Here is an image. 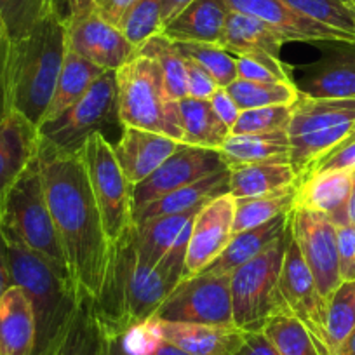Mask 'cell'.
Wrapping results in <instances>:
<instances>
[{"label":"cell","instance_id":"836d02e7","mask_svg":"<svg viewBox=\"0 0 355 355\" xmlns=\"http://www.w3.org/2000/svg\"><path fill=\"white\" fill-rule=\"evenodd\" d=\"M296 185L281 192L270 193L263 197H251V199H235V216H234V235L251 228L261 227L268 221L279 216L289 214L295 207Z\"/></svg>","mask_w":355,"mask_h":355},{"label":"cell","instance_id":"f1b7e54d","mask_svg":"<svg viewBox=\"0 0 355 355\" xmlns=\"http://www.w3.org/2000/svg\"><path fill=\"white\" fill-rule=\"evenodd\" d=\"M228 193L234 199H251L281 192L298 183L289 162H261L232 167Z\"/></svg>","mask_w":355,"mask_h":355},{"label":"cell","instance_id":"ffe728a7","mask_svg":"<svg viewBox=\"0 0 355 355\" xmlns=\"http://www.w3.org/2000/svg\"><path fill=\"white\" fill-rule=\"evenodd\" d=\"M333 49L310 64L302 84H296L300 94L309 98H355V44H331Z\"/></svg>","mask_w":355,"mask_h":355},{"label":"cell","instance_id":"680465c9","mask_svg":"<svg viewBox=\"0 0 355 355\" xmlns=\"http://www.w3.org/2000/svg\"><path fill=\"white\" fill-rule=\"evenodd\" d=\"M108 355H128L122 348L119 336L108 338Z\"/></svg>","mask_w":355,"mask_h":355},{"label":"cell","instance_id":"1f68e13d","mask_svg":"<svg viewBox=\"0 0 355 355\" xmlns=\"http://www.w3.org/2000/svg\"><path fill=\"white\" fill-rule=\"evenodd\" d=\"M176 112L183 132V145L220 150L230 136V129L214 114L209 101L183 98L176 101Z\"/></svg>","mask_w":355,"mask_h":355},{"label":"cell","instance_id":"f546056e","mask_svg":"<svg viewBox=\"0 0 355 355\" xmlns=\"http://www.w3.org/2000/svg\"><path fill=\"white\" fill-rule=\"evenodd\" d=\"M228 169L261 162H289L288 131L263 135H230L221 148Z\"/></svg>","mask_w":355,"mask_h":355},{"label":"cell","instance_id":"9f6ffc18","mask_svg":"<svg viewBox=\"0 0 355 355\" xmlns=\"http://www.w3.org/2000/svg\"><path fill=\"white\" fill-rule=\"evenodd\" d=\"M152 355H190V354H187L185 350L178 348L176 345L169 343V341L160 340L159 345L155 347V350L152 352Z\"/></svg>","mask_w":355,"mask_h":355},{"label":"cell","instance_id":"60d3db41","mask_svg":"<svg viewBox=\"0 0 355 355\" xmlns=\"http://www.w3.org/2000/svg\"><path fill=\"white\" fill-rule=\"evenodd\" d=\"M54 9V0H0V19L9 39L28 35Z\"/></svg>","mask_w":355,"mask_h":355},{"label":"cell","instance_id":"30bf717a","mask_svg":"<svg viewBox=\"0 0 355 355\" xmlns=\"http://www.w3.org/2000/svg\"><path fill=\"white\" fill-rule=\"evenodd\" d=\"M121 124L117 112V80L114 70H105L87 93L56 121L39 125L40 141L58 150L78 153L85 139Z\"/></svg>","mask_w":355,"mask_h":355},{"label":"cell","instance_id":"6da1fadb","mask_svg":"<svg viewBox=\"0 0 355 355\" xmlns=\"http://www.w3.org/2000/svg\"><path fill=\"white\" fill-rule=\"evenodd\" d=\"M47 207L78 293L96 298L107 275L110 241L82 155L40 141L37 152Z\"/></svg>","mask_w":355,"mask_h":355},{"label":"cell","instance_id":"5b68a950","mask_svg":"<svg viewBox=\"0 0 355 355\" xmlns=\"http://www.w3.org/2000/svg\"><path fill=\"white\" fill-rule=\"evenodd\" d=\"M352 135H355V98L329 100L300 94L288 125L289 164L298 182Z\"/></svg>","mask_w":355,"mask_h":355},{"label":"cell","instance_id":"3957f363","mask_svg":"<svg viewBox=\"0 0 355 355\" xmlns=\"http://www.w3.org/2000/svg\"><path fill=\"white\" fill-rule=\"evenodd\" d=\"M64 19L53 11L28 35L11 40L9 96L11 108L39 129L67 56Z\"/></svg>","mask_w":355,"mask_h":355},{"label":"cell","instance_id":"11a10c76","mask_svg":"<svg viewBox=\"0 0 355 355\" xmlns=\"http://www.w3.org/2000/svg\"><path fill=\"white\" fill-rule=\"evenodd\" d=\"M193 0H162V12H160V21H162V28L167 23L173 21L187 6L192 4Z\"/></svg>","mask_w":355,"mask_h":355},{"label":"cell","instance_id":"cb8c5ba5","mask_svg":"<svg viewBox=\"0 0 355 355\" xmlns=\"http://www.w3.org/2000/svg\"><path fill=\"white\" fill-rule=\"evenodd\" d=\"M35 315L25 289L12 284L0 298V355H33Z\"/></svg>","mask_w":355,"mask_h":355},{"label":"cell","instance_id":"ba28073f","mask_svg":"<svg viewBox=\"0 0 355 355\" xmlns=\"http://www.w3.org/2000/svg\"><path fill=\"white\" fill-rule=\"evenodd\" d=\"M289 237L288 225L286 234L270 248L230 274L232 312L239 329L245 333L261 331L272 315L286 310L279 293V279Z\"/></svg>","mask_w":355,"mask_h":355},{"label":"cell","instance_id":"b9f144b4","mask_svg":"<svg viewBox=\"0 0 355 355\" xmlns=\"http://www.w3.org/2000/svg\"><path fill=\"white\" fill-rule=\"evenodd\" d=\"M162 0H136L121 25L125 39L138 49L146 40L162 33Z\"/></svg>","mask_w":355,"mask_h":355},{"label":"cell","instance_id":"f6af8a7d","mask_svg":"<svg viewBox=\"0 0 355 355\" xmlns=\"http://www.w3.org/2000/svg\"><path fill=\"white\" fill-rule=\"evenodd\" d=\"M338 259L341 282L355 281V227L352 223L336 225Z\"/></svg>","mask_w":355,"mask_h":355},{"label":"cell","instance_id":"8d00e7d4","mask_svg":"<svg viewBox=\"0 0 355 355\" xmlns=\"http://www.w3.org/2000/svg\"><path fill=\"white\" fill-rule=\"evenodd\" d=\"M261 333L274 345L279 355H320L312 334L289 310H281L272 315Z\"/></svg>","mask_w":355,"mask_h":355},{"label":"cell","instance_id":"e575fe53","mask_svg":"<svg viewBox=\"0 0 355 355\" xmlns=\"http://www.w3.org/2000/svg\"><path fill=\"white\" fill-rule=\"evenodd\" d=\"M227 91L241 110L277 105L293 107L300 98L295 82H256L237 78L228 85Z\"/></svg>","mask_w":355,"mask_h":355},{"label":"cell","instance_id":"4fadbf2b","mask_svg":"<svg viewBox=\"0 0 355 355\" xmlns=\"http://www.w3.org/2000/svg\"><path fill=\"white\" fill-rule=\"evenodd\" d=\"M279 293L284 309L289 310L312 334L320 355H329L326 341L327 302L317 289L312 272L306 266L293 237H289L286 245L281 279H279Z\"/></svg>","mask_w":355,"mask_h":355},{"label":"cell","instance_id":"5bb4252c","mask_svg":"<svg viewBox=\"0 0 355 355\" xmlns=\"http://www.w3.org/2000/svg\"><path fill=\"white\" fill-rule=\"evenodd\" d=\"M228 169L218 150L180 145V148L145 182L132 187V213L146 204L190 185L200 178Z\"/></svg>","mask_w":355,"mask_h":355},{"label":"cell","instance_id":"d590c367","mask_svg":"<svg viewBox=\"0 0 355 355\" xmlns=\"http://www.w3.org/2000/svg\"><path fill=\"white\" fill-rule=\"evenodd\" d=\"M136 51L150 56L159 64L164 85H166L171 100L180 101L183 98H189V93H187V60L178 51L176 44L173 40H169L160 33V35L146 40Z\"/></svg>","mask_w":355,"mask_h":355},{"label":"cell","instance_id":"db71d44e","mask_svg":"<svg viewBox=\"0 0 355 355\" xmlns=\"http://www.w3.org/2000/svg\"><path fill=\"white\" fill-rule=\"evenodd\" d=\"M91 8H94V0H54V9L63 19H67L73 12H80Z\"/></svg>","mask_w":355,"mask_h":355},{"label":"cell","instance_id":"277c9868","mask_svg":"<svg viewBox=\"0 0 355 355\" xmlns=\"http://www.w3.org/2000/svg\"><path fill=\"white\" fill-rule=\"evenodd\" d=\"M4 235V234H2ZM12 284L25 289L35 315L33 355H56L77 312L80 293L46 259L4 235Z\"/></svg>","mask_w":355,"mask_h":355},{"label":"cell","instance_id":"603a6c76","mask_svg":"<svg viewBox=\"0 0 355 355\" xmlns=\"http://www.w3.org/2000/svg\"><path fill=\"white\" fill-rule=\"evenodd\" d=\"M153 320L162 340L176 345L190 355H235L245 340V331L237 326Z\"/></svg>","mask_w":355,"mask_h":355},{"label":"cell","instance_id":"8992f818","mask_svg":"<svg viewBox=\"0 0 355 355\" xmlns=\"http://www.w3.org/2000/svg\"><path fill=\"white\" fill-rule=\"evenodd\" d=\"M117 112L122 128H136L159 132L183 141L176 112V101L167 94L159 64L146 54L136 51L119 70Z\"/></svg>","mask_w":355,"mask_h":355},{"label":"cell","instance_id":"d6a6232c","mask_svg":"<svg viewBox=\"0 0 355 355\" xmlns=\"http://www.w3.org/2000/svg\"><path fill=\"white\" fill-rule=\"evenodd\" d=\"M56 355H108V334L91 296L80 293L77 312Z\"/></svg>","mask_w":355,"mask_h":355},{"label":"cell","instance_id":"f35d334b","mask_svg":"<svg viewBox=\"0 0 355 355\" xmlns=\"http://www.w3.org/2000/svg\"><path fill=\"white\" fill-rule=\"evenodd\" d=\"M300 15L345 33L355 42L354 0H282Z\"/></svg>","mask_w":355,"mask_h":355},{"label":"cell","instance_id":"d4e9b609","mask_svg":"<svg viewBox=\"0 0 355 355\" xmlns=\"http://www.w3.org/2000/svg\"><path fill=\"white\" fill-rule=\"evenodd\" d=\"M230 8L225 0H193L162 28L173 42L218 44Z\"/></svg>","mask_w":355,"mask_h":355},{"label":"cell","instance_id":"7a4b0ae2","mask_svg":"<svg viewBox=\"0 0 355 355\" xmlns=\"http://www.w3.org/2000/svg\"><path fill=\"white\" fill-rule=\"evenodd\" d=\"M132 225L110 245L107 275L94 310L108 338L121 336L155 315L164 300L183 279L185 252L167 256L157 266L139 259L132 241Z\"/></svg>","mask_w":355,"mask_h":355},{"label":"cell","instance_id":"7dc6e473","mask_svg":"<svg viewBox=\"0 0 355 355\" xmlns=\"http://www.w3.org/2000/svg\"><path fill=\"white\" fill-rule=\"evenodd\" d=\"M9 51H11V39L0 19V122L12 114L11 96H9Z\"/></svg>","mask_w":355,"mask_h":355},{"label":"cell","instance_id":"e0dca14e","mask_svg":"<svg viewBox=\"0 0 355 355\" xmlns=\"http://www.w3.org/2000/svg\"><path fill=\"white\" fill-rule=\"evenodd\" d=\"M230 11L252 16L277 30L286 42L355 44L350 37L300 15L282 0H225Z\"/></svg>","mask_w":355,"mask_h":355},{"label":"cell","instance_id":"ee69618b","mask_svg":"<svg viewBox=\"0 0 355 355\" xmlns=\"http://www.w3.org/2000/svg\"><path fill=\"white\" fill-rule=\"evenodd\" d=\"M237 78L256 82H293L281 58L265 53L235 56Z\"/></svg>","mask_w":355,"mask_h":355},{"label":"cell","instance_id":"2e32d148","mask_svg":"<svg viewBox=\"0 0 355 355\" xmlns=\"http://www.w3.org/2000/svg\"><path fill=\"white\" fill-rule=\"evenodd\" d=\"M234 216L235 199L228 192L200 207L187 245L182 281L199 275L225 251L234 237Z\"/></svg>","mask_w":355,"mask_h":355},{"label":"cell","instance_id":"9a60e30c","mask_svg":"<svg viewBox=\"0 0 355 355\" xmlns=\"http://www.w3.org/2000/svg\"><path fill=\"white\" fill-rule=\"evenodd\" d=\"M64 26L68 47L103 70H119L136 53L121 28L105 21L96 8L73 12Z\"/></svg>","mask_w":355,"mask_h":355},{"label":"cell","instance_id":"f5cc1de1","mask_svg":"<svg viewBox=\"0 0 355 355\" xmlns=\"http://www.w3.org/2000/svg\"><path fill=\"white\" fill-rule=\"evenodd\" d=\"M12 286L11 270H9V258H8V245H6L4 235L0 230V298Z\"/></svg>","mask_w":355,"mask_h":355},{"label":"cell","instance_id":"f907efd6","mask_svg":"<svg viewBox=\"0 0 355 355\" xmlns=\"http://www.w3.org/2000/svg\"><path fill=\"white\" fill-rule=\"evenodd\" d=\"M135 4L136 0H94L98 15L117 28H121L122 21Z\"/></svg>","mask_w":355,"mask_h":355},{"label":"cell","instance_id":"4dcf8cb0","mask_svg":"<svg viewBox=\"0 0 355 355\" xmlns=\"http://www.w3.org/2000/svg\"><path fill=\"white\" fill-rule=\"evenodd\" d=\"M103 71V68L91 63V61H87L68 47L56 87H54L53 100H51L49 108H47L40 125L61 117L71 105L77 103L87 93V89L94 84V80Z\"/></svg>","mask_w":355,"mask_h":355},{"label":"cell","instance_id":"7402d4cb","mask_svg":"<svg viewBox=\"0 0 355 355\" xmlns=\"http://www.w3.org/2000/svg\"><path fill=\"white\" fill-rule=\"evenodd\" d=\"M355 169L315 171L296 183L295 207L327 214L334 225L348 223L347 204Z\"/></svg>","mask_w":355,"mask_h":355},{"label":"cell","instance_id":"52a82bcc","mask_svg":"<svg viewBox=\"0 0 355 355\" xmlns=\"http://www.w3.org/2000/svg\"><path fill=\"white\" fill-rule=\"evenodd\" d=\"M0 230L71 279L44 196L37 157L6 197L0 211Z\"/></svg>","mask_w":355,"mask_h":355},{"label":"cell","instance_id":"9c48e42d","mask_svg":"<svg viewBox=\"0 0 355 355\" xmlns=\"http://www.w3.org/2000/svg\"><path fill=\"white\" fill-rule=\"evenodd\" d=\"M80 155L112 245L135 225L132 187L115 159L114 145L103 132L89 136L82 146Z\"/></svg>","mask_w":355,"mask_h":355},{"label":"cell","instance_id":"484cf974","mask_svg":"<svg viewBox=\"0 0 355 355\" xmlns=\"http://www.w3.org/2000/svg\"><path fill=\"white\" fill-rule=\"evenodd\" d=\"M228 182H230V171L228 169L200 178L190 185L182 187V189L146 204L141 209H136L132 213V220L135 223H141V221L152 220L157 216H169V214L185 213V211L196 209V207H202L214 197L227 193Z\"/></svg>","mask_w":355,"mask_h":355},{"label":"cell","instance_id":"ab89813d","mask_svg":"<svg viewBox=\"0 0 355 355\" xmlns=\"http://www.w3.org/2000/svg\"><path fill=\"white\" fill-rule=\"evenodd\" d=\"M178 51L185 58L192 60L207 71L216 82L218 87H228L237 80V64L235 56L220 47L218 44L202 42H174Z\"/></svg>","mask_w":355,"mask_h":355},{"label":"cell","instance_id":"94428289","mask_svg":"<svg viewBox=\"0 0 355 355\" xmlns=\"http://www.w3.org/2000/svg\"><path fill=\"white\" fill-rule=\"evenodd\" d=\"M354 4H355V0H354Z\"/></svg>","mask_w":355,"mask_h":355},{"label":"cell","instance_id":"6f0895ef","mask_svg":"<svg viewBox=\"0 0 355 355\" xmlns=\"http://www.w3.org/2000/svg\"><path fill=\"white\" fill-rule=\"evenodd\" d=\"M347 214H348V223H352L355 227V171H354V180H352L350 197H348V204H347Z\"/></svg>","mask_w":355,"mask_h":355},{"label":"cell","instance_id":"8fae6325","mask_svg":"<svg viewBox=\"0 0 355 355\" xmlns=\"http://www.w3.org/2000/svg\"><path fill=\"white\" fill-rule=\"evenodd\" d=\"M152 319L166 322L235 326L230 275L199 274L185 279L164 300Z\"/></svg>","mask_w":355,"mask_h":355},{"label":"cell","instance_id":"ac0fdd59","mask_svg":"<svg viewBox=\"0 0 355 355\" xmlns=\"http://www.w3.org/2000/svg\"><path fill=\"white\" fill-rule=\"evenodd\" d=\"M182 143L159 132L145 129L124 128L121 138L114 145L115 159L131 187L145 182L155 173Z\"/></svg>","mask_w":355,"mask_h":355},{"label":"cell","instance_id":"83f0119b","mask_svg":"<svg viewBox=\"0 0 355 355\" xmlns=\"http://www.w3.org/2000/svg\"><path fill=\"white\" fill-rule=\"evenodd\" d=\"M288 225L289 214H284V216L275 218L261 227L235 234L225 251L200 274L230 275L239 266L251 261L252 258L261 254L266 248H270L277 239H281L288 230Z\"/></svg>","mask_w":355,"mask_h":355},{"label":"cell","instance_id":"4316f807","mask_svg":"<svg viewBox=\"0 0 355 355\" xmlns=\"http://www.w3.org/2000/svg\"><path fill=\"white\" fill-rule=\"evenodd\" d=\"M286 39L274 30L252 16L230 11L225 21L218 46L223 47L234 56H244L252 53H265L281 58L282 46Z\"/></svg>","mask_w":355,"mask_h":355},{"label":"cell","instance_id":"7c38bea8","mask_svg":"<svg viewBox=\"0 0 355 355\" xmlns=\"http://www.w3.org/2000/svg\"><path fill=\"white\" fill-rule=\"evenodd\" d=\"M289 232L312 272L317 289L327 302L341 284L336 225L319 211L293 207Z\"/></svg>","mask_w":355,"mask_h":355},{"label":"cell","instance_id":"7bdbcfd3","mask_svg":"<svg viewBox=\"0 0 355 355\" xmlns=\"http://www.w3.org/2000/svg\"><path fill=\"white\" fill-rule=\"evenodd\" d=\"M291 114L293 107H288V105L241 110L230 135H263V132L288 131Z\"/></svg>","mask_w":355,"mask_h":355},{"label":"cell","instance_id":"74e56055","mask_svg":"<svg viewBox=\"0 0 355 355\" xmlns=\"http://www.w3.org/2000/svg\"><path fill=\"white\" fill-rule=\"evenodd\" d=\"M355 329V281H345L327 300L326 341L329 355H336Z\"/></svg>","mask_w":355,"mask_h":355},{"label":"cell","instance_id":"816d5d0a","mask_svg":"<svg viewBox=\"0 0 355 355\" xmlns=\"http://www.w3.org/2000/svg\"><path fill=\"white\" fill-rule=\"evenodd\" d=\"M235 355H279V352L261 331H256V333H245L244 343Z\"/></svg>","mask_w":355,"mask_h":355},{"label":"cell","instance_id":"bcb514c9","mask_svg":"<svg viewBox=\"0 0 355 355\" xmlns=\"http://www.w3.org/2000/svg\"><path fill=\"white\" fill-rule=\"evenodd\" d=\"M187 60V93L193 100L209 101L211 96L218 91V84L209 73L192 60Z\"/></svg>","mask_w":355,"mask_h":355},{"label":"cell","instance_id":"c3c4849f","mask_svg":"<svg viewBox=\"0 0 355 355\" xmlns=\"http://www.w3.org/2000/svg\"><path fill=\"white\" fill-rule=\"evenodd\" d=\"M326 169H355V135H352L343 145L338 146L326 159L320 160L312 173Z\"/></svg>","mask_w":355,"mask_h":355},{"label":"cell","instance_id":"91938a15","mask_svg":"<svg viewBox=\"0 0 355 355\" xmlns=\"http://www.w3.org/2000/svg\"><path fill=\"white\" fill-rule=\"evenodd\" d=\"M336 355H355V329L352 331V334L348 336V340L345 341V345L341 347V350Z\"/></svg>","mask_w":355,"mask_h":355},{"label":"cell","instance_id":"681fc988","mask_svg":"<svg viewBox=\"0 0 355 355\" xmlns=\"http://www.w3.org/2000/svg\"><path fill=\"white\" fill-rule=\"evenodd\" d=\"M209 105H211V108H213L214 114L220 117V121L223 122V124L232 131L234 124L237 122L239 114H241V108H239L237 103L232 100V96L228 94L227 87H218L216 93L211 96Z\"/></svg>","mask_w":355,"mask_h":355},{"label":"cell","instance_id":"d6986e66","mask_svg":"<svg viewBox=\"0 0 355 355\" xmlns=\"http://www.w3.org/2000/svg\"><path fill=\"white\" fill-rule=\"evenodd\" d=\"M200 207L185 211V213L169 214V216H157L135 223L132 228V241L139 259L148 265L157 266L167 256L176 252H185L192 234L193 220Z\"/></svg>","mask_w":355,"mask_h":355},{"label":"cell","instance_id":"44dd1931","mask_svg":"<svg viewBox=\"0 0 355 355\" xmlns=\"http://www.w3.org/2000/svg\"><path fill=\"white\" fill-rule=\"evenodd\" d=\"M39 152V131L23 115L12 112L0 122V211L9 190L28 169Z\"/></svg>","mask_w":355,"mask_h":355}]
</instances>
